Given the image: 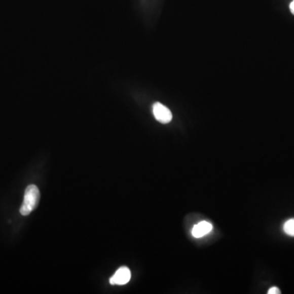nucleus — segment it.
Returning a JSON list of instances; mask_svg holds the SVG:
<instances>
[{"instance_id": "f03ea898", "label": "nucleus", "mask_w": 294, "mask_h": 294, "mask_svg": "<svg viewBox=\"0 0 294 294\" xmlns=\"http://www.w3.org/2000/svg\"><path fill=\"white\" fill-rule=\"evenodd\" d=\"M153 114L156 120L161 124H168L171 122L172 119L170 109L160 102L154 104Z\"/></svg>"}, {"instance_id": "0eeeda50", "label": "nucleus", "mask_w": 294, "mask_h": 294, "mask_svg": "<svg viewBox=\"0 0 294 294\" xmlns=\"http://www.w3.org/2000/svg\"><path fill=\"white\" fill-rule=\"evenodd\" d=\"M290 11H291V13L294 15V0H292V3L290 4Z\"/></svg>"}, {"instance_id": "f257e3e1", "label": "nucleus", "mask_w": 294, "mask_h": 294, "mask_svg": "<svg viewBox=\"0 0 294 294\" xmlns=\"http://www.w3.org/2000/svg\"><path fill=\"white\" fill-rule=\"evenodd\" d=\"M40 190L35 185L28 186L25 191L23 203L21 205L20 212L23 216H27L32 211L35 209L40 202Z\"/></svg>"}, {"instance_id": "39448f33", "label": "nucleus", "mask_w": 294, "mask_h": 294, "mask_svg": "<svg viewBox=\"0 0 294 294\" xmlns=\"http://www.w3.org/2000/svg\"><path fill=\"white\" fill-rule=\"evenodd\" d=\"M284 231L287 235L294 237V218L289 219L284 223Z\"/></svg>"}, {"instance_id": "20e7f679", "label": "nucleus", "mask_w": 294, "mask_h": 294, "mask_svg": "<svg viewBox=\"0 0 294 294\" xmlns=\"http://www.w3.org/2000/svg\"><path fill=\"white\" fill-rule=\"evenodd\" d=\"M212 230V226L208 222H201L195 226L192 230V235L195 238H201L207 234L210 233Z\"/></svg>"}, {"instance_id": "423d86ee", "label": "nucleus", "mask_w": 294, "mask_h": 294, "mask_svg": "<svg viewBox=\"0 0 294 294\" xmlns=\"http://www.w3.org/2000/svg\"><path fill=\"white\" fill-rule=\"evenodd\" d=\"M280 290L279 289V288H277V287H272V288H270L269 290H268V292H267V293L268 294H279L280 293Z\"/></svg>"}, {"instance_id": "7ed1b4c3", "label": "nucleus", "mask_w": 294, "mask_h": 294, "mask_svg": "<svg viewBox=\"0 0 294 294\" xmlns=\"http://www.w3.org/2000/svg\"><path fill=\"white\" fill-rule=\"evenodd\" d=\"M131 279V271L128 267H120L116 271L115 275L109 279V283L112 285H124L128 284Z\"/></svg>"}]
</instances>
